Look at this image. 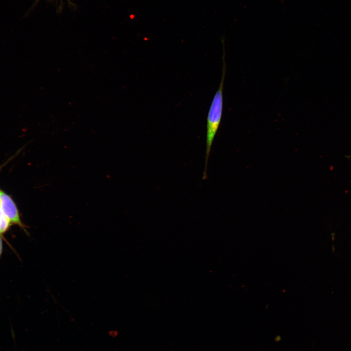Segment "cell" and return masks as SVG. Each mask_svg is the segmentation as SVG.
Instances as JSON below:
<instances>
[{
  "label": "cell",
  "instance_id": "1",
  "mask_svg": "<svg viewBox=\"0 0 351 351\" xmlns=\"http://www.w3.org/2000/svg\"><path fill=\"white\" fill-rule=\"evenodd\" d=\"M223 68L222 77L219 86L216 92L210 105L206 124V140L205 166L203 179L207 177V167L209 155L213 141L218 130L221 121L223 106V88L226 65L225 60V50L223 47Z\"/></svg>",
  "mask_w": 351,
  "mask_h": 351
},
{
  "label": "cell",
  "instance_id": "2",
  "mask_svg": "<svg viewBox=\"0 0 351 351\" xmlns=\"http://www.w3.org/2000/svg\"><path fill=\"white\" fill-rule=\"evenodd\" d=\"M0 207L3 214L12 224L18 225L24 229L16 205L12 199L4 192L0 189Z\"/></svg>",
  "mask_w": 351,
  "mask_h": 351
},
{
  "label": "cell",
  "instance_id": "3",
  "mask_svg": "<svg viewBox=\"0 0 351 351\" xmlns=\"http://www.w3.org/2000/svg\"><path fill=\"white\" fill-rule=\"evenodd\" d=\"M11 224L0 207V236L4 238V234L9 230Z\"/></svg>",
  "mask_w": 351,
  "mask_h": 351
},
{
  "label": "cell",
  "instance_id": "4",
  "mask_svg": "<svg viewBox=\"0 0 351 351\" xmlns=\"http://www.w3.org/2000/svg\"><path fill=\"white\" fill-rule=\"evenodd\" d=\"M4 239L6 241L5 239L2 236H0V258L2 254L3 251V239Z\"/></svg>",
  "mask_w": 351,
  "mask_h": 351
}]
</instances>
